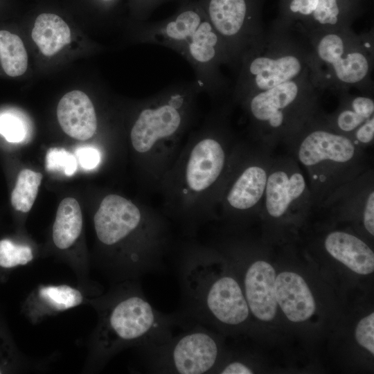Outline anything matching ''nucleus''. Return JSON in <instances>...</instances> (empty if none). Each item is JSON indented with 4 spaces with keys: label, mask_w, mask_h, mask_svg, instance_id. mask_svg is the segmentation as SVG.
<instances>
[{
    "label": "nucleus",
    "mask_w": 374,
    "mask_h": 374,
    "mask_svg": "<svg viewBox=\"0 0 374 374\" xmlns=\"http://www.w3.org/2000/svg\"><path fill=\"white\" fill-rule=\"evenodd\" d=\"M98 312L91 340V357L98 366L123 349L140 348L170 337L179 314H166L148 301L136 280H125L93 301Z\"/></svg>",
    "instance_id": "nucleus-1"
},
{
    "label": "nucleus",
    "mask_w": 374,
    "mask_h": 374,
    "mask_svg": "<svg viewBox=\"0 0 374 374\" xmlns=\"http://www.w3.org/2000/svg\"><path fill=\"white\" fill-rule=\"evenodd\" d=\"M306 172L313 208L337 188L368 169L366 150L334 131L321 113L283 143Z\"/></svg>",
    "instance_id": "nucleus-2"
},
{
    "label": "nucleus",
    "mask_w": 374,
    "mask_h": 374,
    "mask_svg": "<svg viewBox=\"0 0 374 374\" xmlns=\"http://www.w3.org/2000/svg\"><path fill=\"white\" fill-rule=\"evenodd\" d=\"M136 37L181 55L193 69L202 91L216 95L226 87L220 66L233 63L232 59L202 6H187L168 19L143 25L136 30Z\"/></svg>",
    "instance_id": "nucleus-3"
},
{
    "label": "nucleus",
    "mask_w": 374,
    "mask_h": 374,
    "mask_svg": "<svg viewBox=\"0 0 374 374\" xmlns=\"http://www.w3.org/2000/svg\"><path fill=\"white\" fill-rule=\"evenodd\" d=\"M217 258L204 251L186 256L179 267L182 296L187 316L198 324L238 326L249 315L242 289L224 273Z\"/></svg>",
    "instance_id": "nucleus-4"
},
{
    "label": "nucleus",
    "mask_w": 374,
    "mask_h": 374,
    "mask_svg": "<svg viewBox=\"0 0 374 374\" xmlns=\"http://www.w3.org/2000/svg\"><path fill=\"white\" fill-rule=\"evenodd\" d=\"M240 100L249 115L258 143L272 151L320 114L316 98L297 79L250 93Z\"/></svg>",
    "instance_id": "nucleus-5"
},
{
    "label": "nucleus",
    "mask_w": 374,
    "mask_h": 374,
    "mask_svg": "<svg viewBox=\"0 0 374 374\" xmlns=\"http://www.w3.org/2000/svg\"><path fill=\"white\" fill-rule=\"evenodd\" d=\"M195 80L175 83L147 100L130 131L133 148L140 153L149 151L160 139L181 130L188 118L197 94Z\"/></svg>",
    "instance_id": "nucleus-6"
},
{
    "label": "nucleus",
    "mask_w": 374,
    "mask_h": 374,
    "mask_svg": "<svg viewBox=\"0 0 374 374\" xmlns=\"http://www.w3.org/2000/svg\"><path fill=\"white\" fill-rule=\"evenodd\" d=\"M140 349L145 353L148 370L156 373H211L220 355L217 338L201 324Z\"/></svg>",
    "instance_id": "nucleus-7"
},
{
    "label": "nucleus",
    "mask_w": 374,
    "mask_h": 374,
    "mask_svg": "<svg viewBox=\"0 0 374 374\" xmlns=\"http://www.w3.org/2000/svg\"><path fill=\"white\" fill-rule=\"evenodd\" d=\"M313 208L302 168L288 154L274 156L260 214L276 224L297 223Z\"/></svg>",
    "instance_id": "nucleus-8"
},
{
    "label": "nucleus",
    "mask_w": 374,
    "mask_h": 374,
    "mask_svg": "<svg viewBox=\"0 0 374 374\" xmlns=\"http://www.w3.org/2000/svg\"><path fill=\"white\" fill-rule=\"evenodd\" d=\"M231 175L224 204L229 211L260 214L274 154L257 143Z\"/></svg>",
    "instance_id": "nucleus-9"
},
{
    "label": "nucleus",
    "mask_w": 374,
    "mask_h": 374,
    "mask_svg": "<svg viewBox=\"0 0 374 374\" xmlns=\"http://www.w3.org/2000/svg\"><path fill=\"white\" fill-rule=\"evenodd\" d=\"M238 64L240 70L235 89L238 100L250 93L296 80L303 69L302 60L294 53L265 55L259 54L254 48L247 51Z\"/></svg>",
    "instance_id": "nucleus-10"
},
{
    "label": "nucleus",
    "mask_w": 374,
    "mask_h": 374,
    "mask_svg": "<svg viewBox=\"0 0 374 374\" xmlns=\"http://www.w3.org/2000/svg\"><path fill=\"white\" fill-rule=\"evenodd\" d=\"M202 8L233 63L238 64L241 57L258 44L249 0H206Z\"/></svg>",
    "instance_id": "nucleus-11"
},
{
    "label": "nucleus",
    "mask_w": 374,
    "mask_h": 374,
    "mask_svg": "<svg viewBox=\"0 0 374 374\" xmlns=\"http://www.w3.org/2000/svg\"><path fill=\"white\" fill-rule=\"evenodd\" d=\"M93 224L99 242L109 249H118L107 271L112 275L121 246L133 234L141 232L145 227L144 220L139 208L131 201L111 194L102 200Z\"/></svg>",
    "instance_id": "nucleus-12"
},
{
    "label": "nucleus",
    "mask_w": 374,
    "mask_h": 374,
    "mask_svg": "<svg viewBox=\"0 0 374 374\" xmlns=\"http://www.w3.org/2000/svg\"><path fill=\"white\" fill-rule=\"evenodd\" d=\"M316 55L343 86L359 84L367 78L371 71L366 49L353 46L348 37L338 30H327L319 39Z\"/></svg>",
    "instance_id": "nucleus-13"
},
{
    "label": "nucleus",
    "mask_w": 374,
    "mask_h": 374,
    "mask_svg": "<svg viewBox=\"0 0 374 374\" xmlns=\"http://www.w3.org/2000/svg\"><path fill=\"white\" fill-rule=\"evenodd\" d=\"M319 209L338 218L357 220L374 235V170L372 166L335 190Z\"/></svg>",
    "instance_id": "nucleus-14"
},
{
    "label": "nucleus",
    "mask_w": 374,
    "mask_h": 374,
    "mask_svg": "<svg viewBox=\"0 0 374 374\" xmlns=\"http://www.w3.org/2000/svg\"><path fill=\"white\" fill-rule=\"evenodd\" d=\"M221 137L207 136L194 145L186 170V181L190 190L203 191L222 178L229 155Z\"/></svg>",
    "instance_id": "nucleus-15"
},
{
    "label": "nucleus",
    "mask_w": 374,
    "mask_h": 374,
    "mask_svg": "<svg viewBox=\"0 0 374 374\" xmlns=\"http://www.w3.org/2000/svg\"><path fill=\"white\" fill-rule=\"evenodd\" d=\"M276 277L273 267L260 260L251 263L245 271L244 295L249 310L260 321H269L276 316Z\"/></svg>",
    "instance_id": "nucleus-16"
},
{
    "label": "nucleus",
    "mask_w": 374,
    "mask_h": 374,
    "mask_svg": "<svg viewBox=\"0 0 374 374\" xmlns=\"http://www.w3.org/2000/svg\"><path fill=\"white\" fill-rule=\"evenodd\" d=\"M85 299L81 290L69 285H40L26 298L24 310L30 322L36 324L80 305Z\"/></svg>",
    "instance_id": "nucleus-17"
},
{
    "label": "nucleus",
    "mask_w": 374,
    "mask_h": 374,
    "mask_svg": "<svg viewBox=\"0 0 374 374\" xmlns=\"http://www.w3.org/2000/svg\"><path fill=\"white\" fill-rule=\"evenodd\" d=\"M57 116L62 130L73 139L84 141L92 137L96 131L93 105L81 91H71L60 99Z\"/></svg>",
    "instance_id": "nucleus-18"
},
{
    "label": "nucleus",
    "mask_w": 374,
    "mask_h": 374,
    "mask_svg": "<svg viewBox=\"0 0 374 374\" xmlns=\"http://www.w3.org/2000/svg\"><path fill=\"white\" fill-rule=\"evenodd\" d=\"M275 290L277 303L291 321H304L314 313V299L306 282L298 274L280 273L276 277Z\"/></svg>",
    "instance_id": "nucleus-19"
},
{
    "label": "nucleus",
    "mask_w": 374,
    "mask_h": 374,
    "mask_svg": "<svg viewBox=\"0 0 374 374\" xmlns=\"http://www.w3.org/2000/svg\"><path fill=\"white\" fill-rule=\"evenodd\" d=\"M326 251L353 271L366 275L374 270V253L360 238L344 231L328 233L323 241Z\"/></svg>",
    "instance_id": "nucleus-20"
},
{
    "label": "nucleus",
    "mask_w": 374,
    "mask_h": 374,
    "mask_svg": "<svg viewBox=\"0 0 374 374\" xmlns=\"http://www.w3.org/2000/svg\"><path fill=\"white\" fill-rule=\"evenodd\" d=\"M324 118L334 131L351 140L363 125L374 118L373 99L366 96L345 98L337 110Z\"/></svg>",
    "instance_id": "nucleus-21"
},
{
    "label": "nucleus",
    "mask_w": 374,
    "mask_h": 374,
    "mask_svg": "<svg viewBox=\"0 0 374 374\" xmlns=\"http://www.w3.org/2000/svg\"><path fill=\"white\" fill-rule=\"evenodd\" d=\"M31 37L43 55L52 56L71 42V30L58 15L42 13L35 19Z\"/></svg>",
    "instance_id": "nucleus-22"
},
{
    "label": "nucleus",
    "mask_w": 374,
    "mask_h": 374,
    "mask_svg": "<svg viewBox=\"0 0 374 374\" xmlns=\"http://www.w3.org/2000/svg\"><path fill=\"white\" fill-rule=\"evenodd\" d=\"M82 230V215L78 201L66 197L60 203L53 225V241L62 251L71 249Z\"/></svg>",
    "instance_id": "nucleus-23"
},
{
    "label": "nucleus",
    "mask_w": 374,
    "mask_h": 374,
    "mask_svg": "<svg viewBox=\"0 0 374 374\" xmlns=\"http://www.w3.org/2000/svg\"><path fill=\"white\" fill-rule=\"evenodd\" d=\"M0 63L10 77L23 75L28 67V55L21 39L8 30H0Z\"/></svg>",
    "instance_id": "nucleus-24"
},
{
    "label": "nucleus",
    "mask_w": 374,
    "mask_h": 374,
    "mask_svg": "<svg viewBox=\"0 0 374 374\" xmlns=\"http://www.w3.org/2000/svg\"><path fill=\"white\" fill-rule=\"evenodd\" d=\"M42 175L29 169L21 170L11 195V204L15 210L28 212L35 200Z\"/></svg>",
    "instance_id": "nucleus-25"
},
{
    "label": "nucleus",
    "mask_w": 374,
    "mask_h": 374,
    "mask_svg": "<svg viewBox=\"0 0 374 374\" xmlns=\"http://www.w3.org/2000/svg\"><path fill=\"white\" fill-rule=\"evenodd\" d=\"M34 259L31 247L26 244H18L9 239L0 240V267L11 269L24 266Z\"/></svg>",
    "instance_id": "nucleus-26"
},
{
    "label": "nucleus",
    "mask_w": 374,
    "mask_h": 374,
    "mask_svg": "<svg viewBox=\"0 0 374 374\" xmlns=\"http://www.w3.org/2000/svg\"><path fill=\"white\" fill-rule=\"evenodd\" d=\"M343 0H319L310 21L319 26L331 28L339 24L344 15Z\"/></svg>",
    "instance_id": "nucleus-27"
},
{
    "label": "nucleus",
    "mask_w": 374,
    "mask_h": 374,
    "mask_svg": "<svg viewBox=\"0 0 374 374\" xmlns=\"http://www.w3.org/2000/svg\"><path fill=\"white\" fill-rule=\"evenodd\" d=\"M46 168L48 170L59 171L67 176L74 174L77 168L75 157L62 148H51L46 153Z\"/></svg>",
    "instance_id": "nucleus-28"
},
{
    "label": "nucleus",
    "mask_w": 374,
    "mask_h": 374,
    "mask_svg": "<svg viewBox=\"0 0 374 374\" xmlns=\"http://www.w3.org/2000/svg\"><path fill=\"white\" fill-rule=\"evenodd\" d=\"M0 134L12 143L24 139L26 127L24 122L18 116L11 113L0 114Z\"/></svg>",
    "instance_id": "nucleus-29"
},
{
    "label": "nucleus",
    "mask_w": 374,
    "mask_h": 374,
    "mask_svg": "<svg viewBox=\"0 0 374 374\" xmlns=\"http://www.w3.org/2000/svg\"><path fill=\"white\" fill-rule=\"evenodd\" d=\"M355 338L359 345L374 354L373 312L359 321L355 330Z\"/></svg>",
    "instance_id": "nucleus-30"
},
{
    "label": "nucleus",
    "mask_w": 374,
    "mask_h": 374,
    "mask_svg": "<svg viewBox=\"0 0 374 374\" xmlns=\"http://www.w3.org/2000/svg\"><path fill=\"white\" fill-rule=\"evenodd\" d=\"M75 153L80 166L84 169H93L99 163V152L93 148L82 147L78 149Z\"/></svg>",
    "instance_id": "nucleus-31"
},
{
    "label": "nucleus",
    "mask_w": 374,
    "mask_h": 374,
    "mask_svg": "<svg viewBox=\"0 0 374 374\" xmlns=\"http://www.w3.org/2000/svg\"><path fill=\"white\" fill-rule=\"evenodd\" d=\"M220 373L222 374H251L253 371L247 365L238 362H232L226 364Z\"/></svg>",
    "instance_id": "nucleus-32"
},
{
    "label": "nucleus",
    "mask_w": 374,
    "mask_h": 374,
    "mask_svg": "<svg viewBox=\"0 0 374 374\" xmlns=\"http://www.w3.org/2000/svg\"><path fill=\"white\" fill-rule=\"evenodd\" d=\"M0 373H1V371L0 370Z\"/></svg>",
    "instance_id": "nucleus-33"
}]
</instances>
